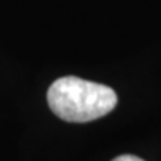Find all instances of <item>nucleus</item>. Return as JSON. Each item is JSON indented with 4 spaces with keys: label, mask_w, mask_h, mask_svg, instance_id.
I'll return each instance as SVG.
<instances>
[{
    "label": "nucleus",
    "mask_w": 161,
    "mask_h": 161,
    "mask_svg": "<svg viewBox=\"0 0 161 161\" xmlns=\"http://www.w3.org/2000/svg\"><path fill=\"white\" fill-rule=\"evenodd\" d=\"M48 105L61 120L92 122L107 115L117 105V94L108 86L66 76L49 86Z\"/></svg>",
    "instance_id": "1"
},
{
    "label": "nucleus",
    "mask_w": 161,
    "mask_h": 161,
    "mask_svg": "<svg viewBox=\"0 0 161 161\" xmlns=\"http://www.w3.org/2000/svg\"><path fill=\"white\" fill-rule=\"evenodd\" d=\"M112 161H145V159L138 158V156H135V155H120V156H117V158L112 159Z\"/></svg>",
    "instance_id": "2"
}]
</instances>
